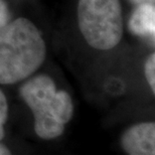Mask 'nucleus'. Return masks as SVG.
Returning a JSON list of instances; mask_svg holds the SVG:
<instances>
[{"label": "nucleus", "instance_id": "obj_6", "mask_svg": "<svg viewBox=\"0 0 155 155\" xmlns=\"http://www.w3.org/2000/svg\"><path fill=\"white\" fill-rule=\"evenodd\" d=\"M8 105L5 95L0 90V141L4 137V124L7 120Z\"/></svg>", "mask_w": 155, "mask_h": 155}, {"label": "nucleus", "instance_id": "obj_8", "mask_svg": "<svg viewBox=\"0 0 155 155\" xmlns=\"http://www.w3.org/2000/svg\"><path fill=\"white\" fill-rule=\"evenodd\" d=\"M9 18H10V14H9L7 5L4 0H0V29L8 23Z\"/></svg>", "mask_w": 155, "mask_h": 155}, {"label": "nucleus", "instance_id": "obj_1", "mask_svg": "<svg viewBox=\"0 0 155 155\" xmlns=\"http://www.w3.org/2000/svg\"><path fill=\"white\" fill-rule=\"evenodd\" d=\"M45 58V40L31 21L17 18L0 29V85L28 78Z\"/></svg>", "mask_w": 155, "mask_h": 155}, {"label": "nucleus", "instance_id": "obj_4", "mask_svg": "<svg viewBox=\"0 0 155 155\" xmlns=\"http://www.w3.org/2000/svg\"><path fill=\"white\" fill-rule=\"evenodd\" d=\"M122 147L131 155H153L155 153V125L141 123L128 129L122 137Z\"/></svg>", "mask_w": 155, "mask_h": 155}, {"label": "nucleus", "instance_id": "obj_5", "mask_svg": "<svg viewBox=\"0 0 155 155\" xmlns=\"http://www.w3.org/2000/svg\"><path fill=\"white\" fill-rule=\"evenodd\" d=\"M130 28L135 35H155V8L150 3H141L132 14L129 22Z\"/></svg>", "mask_w": 155, "mask_h": 155}, {"label": "nucleus", "instance_id": "obj_7", "mask_svg": "<svg viewBox=\"0 0 155 155\" xmlns=\"http://www.w3.org/2000/svg\"><path fill=\"white\" fill-rule=\"evenodd\" d=\"M145 76L147 82L151 87L152 91L155 92V55L151 54L145 64Z\"/></svg>", "mask_w": 155, "mask_h": 155}, {"label": "nucleus", "instance_id": "obj_9", "mask_svg": "<svg viewBox=\"0 0 155 155\" xmlns=\"http://www.w3.org/2000/svg\"><path fill=\"white\" fill-rule=\"evenodd\" d=\"M6 154H10V151H9L5 146H3V145L0 144V155H6Z\"/></svg>", "mask_w": 155, "mask_h": 155}, {"label": "nucleus", "instance_id": "obj_2", "mask_svg": "<svg viewBox=\"0 0 155 155\" xmlns=\"http://www.w3.org/2000/svg\"><path fill=\"white\" fill-rule=\"evenodd\" d=\"M20 94L35 115V129L38 137L54 139L61 135L74 112L70 95L58 91L54 81L45 75L27 81L21 87Z\"/></svg>", "mask_w": 155, "mask_h": 155}, {"label": "nucleus", "instance_id": "obj_10", "mask_svg": "<svg viewBox=\"0 0 155 155\" xmlns=\"http://www.w3.org/2000/svg\"><path fill=\"white\" fill-rule=\"evenodd\" d=\"M133 2L135 3H138V4H141V3H150V2H153L154 0H132Z\"/></svg>", "mask_w": 155, "mask_h": 155}, {"label": "nucleus", "instance_id": "obj_3", "mask_svg": "<svg viewBox=\"0 0 155 155\" xmlns=\"http://www.w3.org/2000/svg\"><path fill=\"white\" fill-rule=\"evenodd\" d=\"M78 20L83 36L94 48L111 49L122 38L123 17L119 0H80Z\"/></svg>", "mask_w": 155, "mask_h": 155}]
</instances>
